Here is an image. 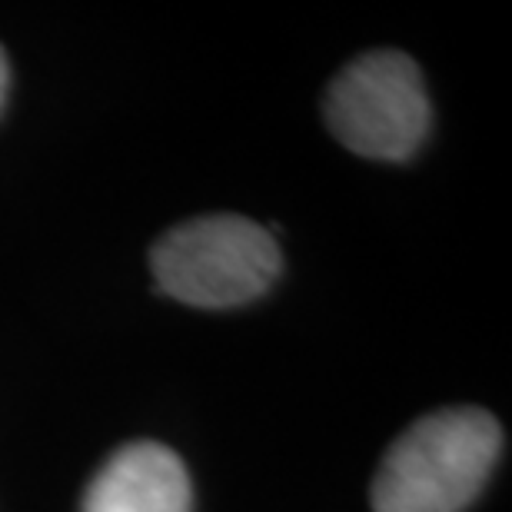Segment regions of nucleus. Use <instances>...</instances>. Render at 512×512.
Instances as JSON below:
<instances>
[{
    "instance_id": "f257e3e1",
    "label": "nucleus",
    "mask_w": 512,
    "mask_h": 512,
    "mask_svg": "<svg viewBox=\"0 0 512 512\" xmlns=\"http://www.w3.org/2000/svg\"><path fill=\"white\" fill-rule=\"evenodd\" d=\"M503 429L486 409L453 406L416 419L373 479L376 512H463L493 473Z\"/></svg>"
},
{
    "instance_id": "f03ea898",
    "label": "nucleus",
    "mask_w": 512,
    "mask_h": 512,
    "mask_svg": "<svg viewBox=\"0 0 512 512\" xmlns=\"http://www.w3.org/2000/svg\"><path fill=\"white\" fill-rule=\"evenodd\" d=\"M153 280L167 296L207 310L256 300L280 276V243L247 217H197L167 230L150 253Z\"/></svg>"
},
{
    "instance_id": "7ed1b4c3",
    "label": "nucleus",
    "mask_w": 512,
    "mask_h": 512,
    "mask_svg": "<svg viewBox=\"0 0 512 512\" xmlns=\"http://www.w3.org/2000/svg\"><path fill=\"white\" fill-rule=\"evenodd\" d=\"M323 110L333 137L370 160L409 157L429 130L423 77L399 50H373L346 64L326 90Z\"/></svg>"
},
{
    "instance_id": "20e7f679",
    "label": "nucleus",
    "mask_w": 512,
    "mask_h": 512,
    "mask_svg": "<svg viewBox=\"0 0 512 512\" xmlns=\"http://www.w3.org/2000/svg\"><path fill=\"white\" fill-rule=\"evenodd\" d=\"M193 489L183 459L160 443L120 446L90 479L84 512H190Z\"/></svg>"
},
{
    "instance_id": "39448f33",
    "label": "nucleus",
    "mask_w": 512,
    "mask_h": 512,
    "mask_svg": "<svg viewBox=\"0 0 512 512\" xmlns=\"http://www.w3.org/2000/svg\"><path fill=\"white\" fill-rule=\"evenodd\" d=\"M7 84H10V70H7V57H4V50H0V107H4Z\"/></svg>"
}]
</instances>
